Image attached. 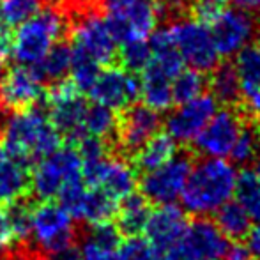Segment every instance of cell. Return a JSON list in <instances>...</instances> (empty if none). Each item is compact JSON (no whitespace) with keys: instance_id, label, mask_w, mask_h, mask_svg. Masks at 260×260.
Segmentation results:
<instances>
[{"instance_id":"obj_1","label":"cell","mask_w":260,"mask_h":260,"mask_svg":"<svg viewBox=\"0 0 260 260\" xmlns=\"http://www.w3.org/2000/svg\"><path fill=\"white\" fill-rule=\"evenodd\" d=\"M0 142L14 159L32 168L60 147L62 135L55 129L46 110L36 105L7 117Z\"/></svg>"},{"instance_id":"obj_2","label":"cell","mask_w":260,"mask_h":260,"mask_svg":"<svg viewBox=\"0 0 260 260\" xmlns=\"http://www.w3.org/2000/svg\"><path fill=\"white\" fill-rule=\"evenodd\" d=\"M236 165L223 157L200 159L189 172L188 182L181 195L182 206L189 214H214L221 206L232 200L237 184Z\"/></svg>"},{"instance_id":"obj_3","label":"cell","mask_w":260,"mask_h":260,"mask_svg":"<svg viewBox=\"0 0 260 260\" xmlns=\"http://www.w3.org/2000/svg\"><path fill=\"white\" fill-rule=\"evenodd\" d=\"M69 14L58 4H45L11 36L9 53L18 66H36L69 30Z\"/></svg>"},{"instance_id":"obj_4","label":"cell","mask_w":260,"mask_h":260,"mask_svg":"<svg viewBox=\"0 0 260 260\" xmlns=\"http://www.w3.org/2000/svg\"><path fill=\"white\" fill-rule=\"evenodd\" d=\"M76 239L78 232L75 219L60 204L41 200L38 206L32 207L30 241L34 250L48 257H55L75 248Z\"/></svg>"},{"instance_id":"obj_5","label":"cell","mask_w":260,"mask_h":260,"mask_svg":"<svg viewBox=\"0 0 260 260\" xmlns=\"http://www.w3.org/2000/svg\"><path fill=\"white\" fill-rule=\"evenodd\" d=\"M82 177V157L75 144L58 147L30 168V193L39 200H53L66 184Z\"/></svg>"},{"instance_id":"obj_6","label":"cell","mask_w":260,"mask_h":260,"mask_svg":"<svg viewBox=\"0 0 260 260\" xmlns=\"http://www.w3.org/2000/svg\"><path fill=\"white\" fill-rule=\"evenodd\" d=\"M75 25L71 27V50L76 57H85L98 66H110L117 58L119 48L112 36L105 16L96 9L76 11Z\"/></svg>"},{"instance_id":"obj_7","label":"cell","mask_w":260,"mask_h":260,"mask_svg":"<svg viewBox=\"0 0 260 260\" xmlns=\"http://www.w3.org/2000/svg\"><path fill=\"white\" fill-rule=\"evenodd\" d=\"M175 48L182 60L191 69L200 73H211L219 66V52L214 45L211 27L195 18H177L170 25Z\"/></svg>"},{"instance_id":"obj_8","label":"cell","mask_w":260,"mask_h":260,"mask_svg":"<svg viewBox=\"0 0 260 260\" xmlns=\"http://www.w3.org/2000/svg\"><path fill=\"white\" fill-rule=\"evenodd\" d=\"M230 243L214 221L199 216L188 223L184 237L165 253L167 260H225Z\"/></svg>"},{"instance_id":"obj_9","label":"cell","mask_w":260,"mask_h":260,"mask_svg":"<svg viewBox=\"0 0 260 260\" xmlns=\"http://www.w3.org/2000/svg\"><path fill=\"white\" fill-rule=\"evenodd\" d=\"M87 105L83 94L75 87L71 80L53 83L48 94V117L55 129L64 135L69 144L78 140L83 133Z\"/></svg>"},{"instance_id":"obj_10","label":"cell","mask_w":260,"mask_h":260,"mask_svg":"<svg viewBox=\"0 0 260 260\" xmlns=\"http://www.w3.org/2000/svg\"><path fill=\"white\" fill-rule=\"evenodd\" d=\"M191 168L193 163L188 154H175L170 161L161 165L156 170L147 172L142 177V195L151 204H157V206L175 204L184 191Z\"/></svg>"},{"instance_id":"obj_11","label":"cell","mask_w":260,"mask_h":260,"mask_svg":"<svg viewBox=\"0 0 260 260\" xmlns=\"http://www.w3.org/2000/svg\"><path fill=\"white\" fill-rule=\"evenodd\" d=\"M82 177L89 188H100L117 202L135 193L137 172L122 157L106 156L105 159L82 165Z\"/></svg>"},{"instance_id":"obj_12","label":"cell","mask_w":260,"mask_h":260,"mask_svg":"<svg viewBox=\"0 0 260 260\" xmlns=\"http://www.w3.org/2000/svg\"><path fill=\"white\" fill-rule=\"evenodd\" d=\"M243 126V115L225 106L223 110H218L207 126L197 135L193 147L206 157H225L232 151Z\"/></svg>"},{"instance_id":"obj_13","label":"cell","mask_w":260,"mask_h":260,"mask_svg":"<svg viewBox=\"0 0 260 260\" xmlns=\"http://www.w3.org/2000/svg\"><path fill=\"white\" fill-rule=\"evenodd\" d=\"M159 112L144 103H133L122 110L117 122V144L127 154H137L161 127Z\"/></svg>"},{"instance_id":"obj_14","label":"cell","mask_w":260,"mask_h":260,"mask_svg":"<svg viewBox=\"0 0 260 260\" xmlns=\"http://www.w3.org/2000/svg\"><path fill=\"white\" fill-rule=\"evenodd\" d=\"M105 20L115 41L122 45L135 39H147L154 32L159 14L156 0H137L126 9L105 14Z\"/></svg>"},{"instance_id":"obj_15","label":"cell","mask_w":260,"mask_h":260,"mask_svg":"<svg viewBox=\"0 0 260 260\" xmlns=\"http://www.w3.org/2000/svg\"><path fill=\"white\" fill-rule=\"evenodd\" d=\"M216 112H218V101L211 94H202L195 100L181 103L165 119L167 133L175 142L182 144L193 142Z\"/></svg>"},{"instance_id":"obj_16","label":"cell","mask_w":260,"mask_h":260,"mask_svg":"<svg viewBox=\"0 0 260 260\" xmlns=\"http://www.w3.org/2000/svg\"><path fill=\"white\" fill-rule=\"evenodd\" d=\"M89 96L94 103L112 110H124L140 98V78L122 68H106L94 82Z\"/></svg>"},{"instance_id":"obj_17","label":"cell","mask_w":260,"mask_h":260,"mask_svg":"<svg viewBox=\"0 0 260 260\" xmlns=\"http://www.w3.org/2000/svg\"><path fill=\"white\" fill-rule=\"evenodd\" d=\"M209 27L219 55L232 57L251 41L255 21L250 13L230 7V9H223Z\"/></svg>"},{"instance_id":"obj_18","label":"cell","mask_w":260,"mask_h":260,"mask_svg":"<svg viewBox=\"0 0 260 260\" xmlns=\"http://www.w3.org/2000/svg\"><path fill=\"white\" fill-rule=\"evenodd\" d=\"M43 98L45 82L32 66H16L6 73L0 92V103L4 108L18 112L36 106Z\"/></svg>"},{"instance_id":"obj_19","label":"cell","mask_w":260,"mask_h":260,"mask_svg":"<svg viewBox=\"0 0 260 260\" xmlns=\"http://www.w3.org/2000/svg\"><path fill=\"white\" fill-rule=\"evenodd\" d=\"M186 229H188V219L182 209L174 204H167L151 211L144 234L151 246L165 255L181 243Z\"/></svg>"},{"instance_id":"obj_20","label":"cell","mask_w":260,"mask_h":260,"mask_svg":"<svg viewBox=\"0 0 260 260\" xmlns=\"http://www.w3.org/2000/svg\"><path fill=\"white\" fill-rule=\"evenodd\" d=\"M30 193V168L14 159L0 142V204L14 202Z\"/></svg>"},{"instance_id":"obj_21","label":"cell","mask_w":260,"mask_h":260,"mask_svg":"<svg viewBox=\"0 0 260 260\" xmlns=\"http://www.w3.org/2000/svg\"><path fill=\"white\" fill-rule=\"evenodd\" d=\"M172 82L174 78H170L152 62H149L147 68L142 71L140 78V96L144 100V105L151 106L156 112H165L170 108L174 105Z\"/></svg>"},{"instance_id":"obj_22","label":"cell","mask_w":260,"mask_h":260,"mask_svg":"<svg viewBox=\"0 0 260 260\" xmlns=\"http://www.w3.org/2000/svg\"><path fill=\"white\" fill-rule=\"evenodd\" d=\"M149 204L151 202L144 195H135V193L120 200L115 216L120 234L127 237H137L144 232L149 216H151Z\"/></svg>"},{"instance_id":"obj_23","label":"cell","mask_w":260,"mask_h":260,"mask_svg":"<svg viewBox=\"0 0 260 260\" xmlns=\"http://www.w3.org/2000/svg\"><path fill=\"white\" fill-rule=\"evenodd\" d=\"M207 87L211 89V96L226 108L237 106L243 100V90L234 64H219L212 69Z\"/></svg>"},{"instance_id":"obj_24","label":"cell","mask_w":260,"mask_h":260,"mask_svg":"<svg viewBox=\"0 0 260 260\" xmlns=\"http://www.w3.org/2000/svg\"><path fill=\"white\" fill-rule=\"evenodd\" d=\"M119 202L101 191L100 188H89L87 186L85 197L76 214V221H85L89 225H100V223L112 221L117 216Z\"/></svg>"},{"instance_id":"obj_25","label":"cell","mask_w":260,"mask_h":260,"mask_svg":"<svg viewBox=\"0 0 260 260\" xmlns=\"http://www.w3.org/2000/svg\"><path fill=\"white\" fill-rule=\"evenodd\" d=\"M177 154V142L168 133H157L135 154V167L147 174Z\"/></svg>"},{"instance_id":"obj_26","label":"cell","mask_w":260,"mask_h":260,"mask_svg":"<svg viewBox=\"0 0 260 260\" xmlns=\"http://www.w3.org/2000/svg\"><path fill=\"white\" fill-rule=\"evenodd\" d=\"M237 78L241 83L243 98L260 90V43H248L234 58Z\"/></svg>"},{"instance_id":"obj_27","label":"cell","mask_w":260,"mask_h":260,"mask_svg":"<svg viewBox=\"0 0 260 260\" xmlns=\"http://www.w3.org/2000/svg\"><path fill=\"white\" fill-rule=\"evenodd\" d=\"M43 78V82L58 83L66 80L73 68V50L66 43H57L50 48V52L43 57L39 64L32 66Z\"/></svg>"},{"instance_id":"obj_28","label":"cell","mask_w":260,"mask_h":260,"mask_svg":"<svg viewBox=\"0 0 260 260\" xmlns=\"http://www.w3.org/2000/svg\"><path fill=\"white\" fill-rule=\"evenodd\" d=\"M251 216L237 200H229L214 212V223L226 239H244L251 229Z\"/></svg>"},{"instance_id":"obj_29","label":"cell","mask_w":260,"mask_h":260,"mask_svg":"<svg viewBox=\"0 0 260 260\" xmlns=\"http://www.w3.org/2000/svg\"><path fill=\"white\" fill-rule=\"evenodd\" d=\"M117 122H119V117L115 115V110L100 103L89 105L85 120H83V133L108 140L117 133Z\"/></svg>"},{"instance_id":"obj_30","label":"cell","mask_w":260,"mask_h":260,"mask_svg":"<svg viewBox=\"0 0 260 260\" xmlns=\"http://www.w3.org/2000/svg\"><path fill=\"white\" fill-rule=\"evenodd\" d=\"M234 195H236L237 202L246 209L251 219L260 221V179L251 168L239 172Z\"/></svg>"},{"instance_id":"obj_31","label":"cell","mask_w":260,"mask_h":260,"mask_svg":"<svg viewBox=\"0 0 260 260\" xmlns=\"http://www.w3.org/2000/svg\"><path fill=\"white\" fill-rule=\"evenodd\" d=\"M207 87L206 73H200L197 69H182L172 82V94L174 103L181 105L186 101H191L195 98L202 96Z\"/></svg>"},{"instance_id":"obj_32","label":"cell","mask_w":260,"mask_h":260,"mask_svg":"<svg viewBox=\"0 0 260 260\" xmlns=\"http://www.w3.org/2000/svg\"><path fill=\"white\" fill-rule=\"evenodd\" d=\"M117 58L122 64V69L129 73H142L151 62L152 48L147 39H135V41L122 43Z\"/></svg>"},{"instance_id":"obj_33","label":"cell","mask_w":260,"mask_h":260,"mask_svg":"<svg viewBox=\"0 0 260 260\" xmlns=\"http://www.w3.org/2000/svg\"><path fill=\"white\" fill-rule=\"evenodd\" d=\"M260 151V135L253 124L244 122L232 151H230V159L234 165H248L257 159Z\"/></svg>"},{"instance_id":"obj_34","label":"cell","mask_w":260,"mask_h":260,"mask_svg":"<svg viewBox=\"0 0 260 260\" xmlns=\"http://www.w3.org/2000/svg\"><path fill=\"white\" fill-rule=\"evenodd\" d=\"M7 214H9L11 225H13L14 236L16 241L21 244H25L30 239V223H32V204L27 197L14 200V202L7 204Z\"/></svg>"},{"instance_id":"obj_35","label":"cell","mask_w":260,"mask_h":260,"mask_svg":"<svg viewBox=\"0 0 260 260\" xmlns=\"http://www.w3.org/2000/svg\"><path fill=\"white\" fill-rule=\"evenodd\" d=\"M41 0H0V18L4 25L18 27L41 7Z\"/></svg>"},{"instance_id":"obj_36","label":"cell","mask_w":260,"mask_h":260,"mask_svg":"<svg viewBox=\"0 0 260 260\" xmlns=\"http://www.w3.org/2000/svg\"><path fill=\"white\" fill-rule=\"evenodd\" d=\"M115 260H167V258H165L163 253L154 250L147 239L137 236V237H127L124 243H120Z\"/></svg>"},{"instance_id":"obj_37","label":"cell","mask_w":260,"mask_h":260,"mask_svg":"<svg viewBox=\"0 0 260 260\" xmlns=\"http://www.w3.org/2000/svg\"><path fill=\"white\" fill-rule=\"evenodd\" d=\"M100 73H101V66H98L96 62L89 60L85 57L73 55V68L69 75H71V82L75 83V87L82 94H89V90L92 89Z\"/></svg>"},{"instance_id":"obj_38","label":"cell","mask_w":260,"mask_h":260,"mask_svg":"<svg viewBox=\"0 0 260 260\" xmlns=\"http://www.w3.org/2000/svg\"><path fill=\"white\" fill-rule=\"evenodd\" d=\"M87 239H90L94 244L101 246L106 251L117 253L120 243H122V234H120L119 226L113 225L112 221L100 223V225H92L90 232L87 234Z\"/></svg>"},{"instance_id":"obj_39","label":"cell","mask_w":260,"mask_h":260,"mask_svg":"<svg viewBox=\"0 0 260 260\" xmlns=\"http://www.w3.org/2000/svg\"><path fill=\"white\" fill-rule=\"evenodd\" d=\"M16 241V236H14L13 225H11L9 214H7V207L4 204H0V253H6V251H11Z\"/></svg>"},{"instance_id":"obj_40","label":"cell","mask_w":260,"mask_h":260,"mask_svg":"<svg viewBox=\"0 0 260 260\" xmlns=\"http://www.w3.org/2000/svg\"><path fill=\"white\" fill-rule=\"evenodd\" d=\"M244 241H246L244 246H246L250 257L253 260H260V221L251 225V229L248 230Z\"/></svg>"},{"instance_id":"obj_41","label":"cell","mask_w":260,"mask_h":260,"mask_svg":"<svg viewBox=\"0 0 260 260\" xmlns=\"http://www.w3.org/2000/svg\"><path fill=\"white\" fill-rule=\"evenodd\" d=\"M225 260H251L246 246L243 244H230L229 251L225 255Z\"/></svg>"},{"instance_id":"obj_42","label":"cell","mask_w":260,"mask_h":260,"mask_svg":"<svg viewBox=\"0 0 260 260\" xmlns=\"http://www.w3.org/2000/svg\"><path fill=\"white\" fill-rule=\"evenodd\" d=\"M236 9H241L244 13H260V0H230Z\"/></svg>"},{"instance_id":"obj_43","label":"cell","mask_w":260,"mask_h":260,"mask_svg":"<svg viewBox=\"0 0 260 260\" xmlns=\"http://www.w3.org/2000/svg\"><path fill=\"white\" fill-rule=\"evenodd\" d=\"M20 250H21V260H52L48 255H43L41 251L32 250L30 246H23L21 244Z\"/></svg>"},{"instance_id":"obj_44","label":"cell","mask_w":260,"mask_h":260,"mask_svg":"<svg viewBox=\"0 0 260 260\" xmlns=\"http://www.w3.org/2000/svg\"><path fill=\"white\" fill-rule=\"evenodd\" d=\"M9 43H11V36L6 32L4 21H2V18H0V57H4V55L9 52Z\"/></svg>"},{"instance_id":"obj_45","label":"cell","mask_w":260,"mask_h":260,"mask_svg":"<svg viewBox=\"0 0 260 260\" xmlns=\"http://www.w3.org/2000/svg\"><path fill=\"white\" fill-rule=\"evenodd\" d=\"M244 101H246V106L250 112L257 113V115H260V90L255 94H251V96L244 98Z\"/></svg>"},{"instance_id":"obj_46","label":"cell","mask_w":260,"mask_h":260,"mask_svg":"<svg viewBox=\"0 0 260 260\" xmlns=\"http://www.w3.org/2000/svg\"><path fill=\"white\" fill-rule=\"evenodd\" d=\"M68 2L76 11H85V9H92L94 4H100L101 0H68Z\"/></svg>"},{"instance_id":"obj_47","label":"cell","mask_w":260,"mask_h":260,"mask_svg":"<svg viewBox=\"0 0 260 260\" xmlns=\"http://www.w3.org/2000/svg\"><path fill=\"white\" fill-rule=\"evenodd\" d=\"M0 260H21V250H20V246L13 248L11 251H6V255H0Z\"/></svg>"},{"instance_id":"obj_48","label":"cell","mask_w":260,"mask_h":260,"mask_svg":"<svg viewBox=\"0 0 260 260\" xmlns=\"http://www.w3.org/2000/svg\"><path fill=\"white\" fill-rule=\"evenodd\" d=\"M4 78H6V66H4V60H2V57H0V92H2Z\"/></svg>"},{"instance_id":"obj_49","label":"cell","mask_w":260,"mask_h":260,"mask_svg":"<svg viewBox=\"0 0 260 260\" xmlns=\"http://www.w3.org/2000/svg\"><path fill=\"white\" fill-rule=\"evenodd\" d=\"M251 170H253L255 175L260 179V156H257V159L253 161V168H251Z\"/></svg>"},{"instance_id":"obj_50","label":"cell","mask_w":260,"mask_h":260,"mask_svg":"<svg viewBox=\"0 0 260 260\" xmlns=\"http://www.w3.org/2000/svg\"><path fill=\"white\" fill-rule=\"evenodd\" d=\"M193 2H199V0H193ZM211 2H216V4H219V6H225L226 0H211Z\"/></svg>"},{"instance_id":"obj_51","label":"cell","mask_w":260,"mask_h":260,"mask_svg":"<svg viewBox=\"0 0 260 260\" xmlns=\"http://www.w3.org/2000/svg\"><path fill=\"white\" fill-rule=\"evenodd\" d=\"M255 30H257V38H258V43H260V18H258V23H257V27H255Z\"/></svg>"},{"instance_id":"obj_52","label":"cell","mask_w":260,"mask_h":260,"mask_svg":"<svg viewBox=\"0 0 260 260\" xmlns=\"http://www.w3.org/2000/svg\"><path fill=\"white\" fill-rule=\"evenodd\" d=\"M255 127H257V131L260 135V115H257V124H255Z\"/></svg>"}]
</instances>
